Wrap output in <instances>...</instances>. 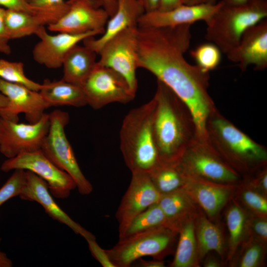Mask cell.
<instances>
[{"instance_id": "ab89813d", "label": "cell", "mask_w": 267, "mask_h": 267, "mask_svg": "<svg viewBox=\"0 0 267 267\" xmlns=\"http://www.w3.org/2000/svg\"><path fill=\"white\" fill-rule=\"evenodd\" d=\"M0 6L5 9L20 10L37 14L35 10L29 4L28 0H0Z\"/></svg>"}, {"instance_id": "681fc988", "label": "cell", "mask_w": 267, "mask_h": 267, "mask_svg": "<svg viewBox=\"0 0 267 267\" xmlns=\"http://www.w3.org/2000/svg\"><path fill=\"white\" fill-rule=\"evenodd\" d=\"M8 98L0 92V110L8 105Z\"/></svg>"}, {"instance_id": "ac0fdd59", "label": "cell", "mask_w": 267, "mask_h": 267, "mask_svg": "<svg viewBox=\"0 0 267 267\" xmlns=\"http://www.w3.org/2000/svg\"><path fill=\"white\" fill-rule=\"evenodd\" d=\"M222 4L202 3L195 5L182 4L173 9L144 12L138 21V27H171L190 24L198 21L207 23Z\"/></svg>"}, {"instance_id": "d4e9b609", "label": "cell", "mask_w": 267, "mask_h": 267, "mask_svg": "<svg viewBox=\"0 0 267 267\" xmlns=\"http://www.w3.org/2000/svg\"><path fill=\"white\" fill-rule=\"evenodd\" d=\"M195 232L200 261L212 251L223 259L225 248L222 230L201 209L195 219Z\"/></svg>"}, {"instance_id": "1f68e13d", "label": "cell", "mask_w": 267, "mask_h": 267, "mask_svg": "<svg viewBox=\"0 0 267 267\" xmlns=\"http://www.w3.org/2000/svg\"><path fill=\"white\" fill-rule=\"evenodd\" d=\"M236 201L248 212L267 218V196L253 189L241 182L235 191Z\"/></svg>"}, {"instance_id": "9a60e30c", "label": "cell", "mask_w": 267, "mask_h": 267, "mask_svg": "<svg viewBox=\"0 0 267 267\" xmlns=\"http://www.w3.org/2000/svg\"><path fill=\"white\" fill-rule=\"evenodd\" d=\"M0 92L8 99V105L0 110V117L18 122V115L23 113L30 124L38 122L50 107L39 91L27 87L5 81L0 78Z\"/></svg>"}, {"instance_id": "d590c367", "label": "cell", "mask_w": 267, "mask_h": 267, "mask_svg": "<svg viewBox=\"0 0 267 267\" xmlns=\"http://www.w3.org/2000/svg\"><path fill=\"white\" fill-rule=\"evenodd\" d=\"M26 182V172L15 170L0 188V206L9 199L19 196Z\"/></svg>"}, {"instance_id": "44dd1931", "label": "cell", "mask_w": 267, "mask_h": 267, "mask_svg": "<svg viewBox=\"0 0 267 267\" xmlns=\"http://www.w3.org/2000/svg\"><path fill=\"white\" fill-rule=\"evenodd\" d=\"M117 6L115 13L110 17L101 36L85 39L84 45L98 54L103 44L108 40L123 31L133 27L138 26V21L145 12L141 0H117Z\"/></svg>"}, {"instance_id": "277c9868", "label": "cell", "mask_w": 267, "mask_h": 267, "mask_svg": "<svg viewBox=\"0 0 267 267\" xmlns=\"http://www.w3.org/2000/svg\"><path fill=\"white\" fill-rule=\"evenodd\" d=\"M155 107L153 97L131 109L123 120L120 131V150L132 173H148L160 161L152 130Z\"/></svg>"}, {"instance_id": "f907efd6", "label": "cell", "mask_w": 267, "mask_h": 267, "mask_svg": "<svg viewBox=\"0 0 267 267\" xmlns=\"http://www.w3.org/2000/svg\"><path fill=\"white\" fill-rule=\"evenodd\" d=\"M226 4H237L246 2L248 0H221Z\"/></svg>"}, {"instance_id": "d6986e66", "label": "cell", "mask_w": 267, "mask_h": 267, "mask_svg": "<svg viewBox=\"0 0 267 267\" xmlns=\"http://www.w3.org/2000/svg\"><path fill=\"white\" fill-rule=\"evenodd\" d=\"M25 172L26 182L19 196L20 199L38 203L50 218L65 224L86 240L95 239L93 234L75 222L60 208L54 200L44 180L30 171Z\"/></svg>"}, {"instance_id": "e0dca14e", "label": "cell", "mask_w": 267, "mask_h": 267, "mask_svg": "<svg viewBox=\"0 0 267 267\" xmlns=\"http://www.w3.org/2000/svg\"><path fill=\"white\" fill-rule=\"evenodd\" d=\"M228 59L238 64L241 71L250 65L257 71L267 67V19L249 27L238 44L227 54Z\"/></svg>"}, {"instance_id": "4dcf8cb0", "label": "cell", "mask_w": 267, "mask_h": 267, "mask_svg": "<svg viewBox=\"0 0 267 267\" xmlns=\"http://www.w3.org/2000/svg\"><path fill=\"white\" fill-rule=\"evenodd\" d=\"M267 243L257 238L248 236L241 244L238 257L234 266L239 267H259L264 264Z\"/></svg>"}, {"instance_id": "4fadbf2b", "label": "cell", "mask_w": 267, "mask_h": 267, "mask_svg": "<svg viewBox=\"0 0 267 267\" xmlns=\"http://www.w3.org/2000/svg\"><path fill=\"white\" fill-rule=\"evenodd\" d=\"M66 13L58 20L48 25L51 32L83 34L93 31L104 33L109 16L98 0H69Z\"/></svg>"}, {"instance_id": "603a6c76", "label": "cell", "mask_w": 267, "mask_h": 267, "mask_svg": "<svg viewBox=\"0 0 267 267\" xmlns=\"http://www.w3.org/2000/svg\"><path fill=\"white\" fill-rule=\"evenodd\" d=\"M96 54L85 45H75L67 53L63 60L62 79L82 87L96 65Z\"/></svg>"}, {"instance_id": "f546056e", "label": "cell", "mask_w": 267, "mask_h": 267, "mask_svg": "<svg viewBox=\"0 0 267 267\" xmlns=\"http://www.w3.org/2000/svg\"><path fill=\"white\" fill-rule=\"evenodd\" d=\"M162 226L166 227L165 218L158 203H156L135 217L119 239Z\"/></svg>"}, {"instance_id": "8fae6325", "label": "cell", "mask_w": 267, "mask_h": 267, "mask_svg": "<svg viewBox=\"0 0 267 267\" xmlns=\"http://www.w3.org/2000/svg\"><path fill=\"white\" fill-rule=\"evenodd\" d=\"M82 88L87 105L95 110L112 103H129L135 95L122 75L97 62Z\"/></svg>"}, {"instance_id": "f5cc1de1", "label": "cell", "mask_w": 267, "mask_h": 267, "mask_svg": "<svg viewBox=\"0 0 267 267\" xmlns=\"http://www.w3.org/2000/svg\"><path fill=\"white\" fill-rule=\"evenodd\" d=\"M205 3H208L211 4H215L220 1L221 0H204Z\"/></svg>"}, {"instance_id": "30bf717a", "label": "cell", "mask_w": 267, "mask_h": 267, "mask_svg": "<svg viewBox=\"0 0 267 267\" xmlns=\"http://www.w3.org/2000/svg\"><path fill=\"white\" fill-rule=\"evenodd\" d=\"M0 170L5 173L15 170L34 173L47 183L51 195L58 199L68 197L76 188L71 176L57 167L41 149L7 159L1 165Z\"/></svg>"}, {"instance_id": "f1b7e54d", "label": "cell", "mask_w": 267, "mask_h": 267, "mask_svg": "<svg viewBox=\"0 0 267 267\" xmlns=\"http://www.w3.org/2000/svg\"><path fill=\"white\" fill-rule=\"evenodd\" d=\"M46 24L45 20L37 14L6 9L5 25L9 40L35 34L40 27Z\"/></svg>"}, {"instance_id": "2e32d148", "label": "cell", "mask_w": 267, "mask_h": 267, "mask_svg": "<svg viewBox=\"0 0 267 267\" xmlns=\"http://www.w3.org/2000/svg\"><path fill=\"white\" fill-rule=\"evenodd\" d=\"M100 31L83 34H70L59 32L56 35L48 33L44 26L39 28L35 33L40 41L34 46L32 55L34 60L50 69L62 66L67 53L75 45L85 39L102 35Z\"/></svg>"}, {"instance_id": "484cf974", "label": "cell", "mask_w": 267, "mask_h": 267, "mask_svg": "<svg viewBox=\"0 0 267 267\" xmlns=\"http://www.w3.org/2000/svg\"><path fill=\"white\" fill-rule=\"evenodd\" d=\"M195 217L184 222L180 227L178 243L171 267H197L200 262L195 232Z\"/></svg>"}, {"instance_id": "74e56055", "label": "cell", "mask_w": 267, "mask_h": 267, "mask_svg": "<svg viewBox=\"0 0 267 267\" xmlns=\"http://www.w3.org/2000/svg\"><path fill=\"white\" fill-rule=\"evenodd\" d=\"M241 182L267 196V165L249 175L243 177Z\"/></svg>"}, {"instance_id": "c3c4849f", "label": "cell", "mask_w": 267, "mask_h": 267, "mask_svg": "<svg viewBox=\"0 0 267 267\" xmlns=\"http://www.w3.org/2000/svg\"><path fill=\"white\" fill-rule=\"evenodd\" d=\"M0 52L9 54L11 53V48L9 45L7 44L0 43Z\"/></svg>"}, {"instance_id": "7a4b0ae2", "label": "cell", "mask_w": 267, "mask_h": 267, "mask_svg": "<svg viewBox=\"0 0 267 267\" xmlns=\"http://www.w3.org/2000/svg\"><path fill=\"white\" fill-rule=\"evenodd\" d=\"M152 130L160 161L177 162L196 138L191 113L165 84L157 80Z\"/></svg>"}, {"instance_id": "816d5d0a", "label": "cell", "mask_w": 267, "mask_h": 267, "mask_svg": "<svg viewBox=\"0 0 267 267\" xmlns=\"http://www.w3.org/2000/svg\"><path fill=\"white\" fill-rule=\"evenodd\" d=\"M205 3L204 0H184V4L186 5H195Z\"/></svg>"}, {"instance_id": "4316f807", "label": "cell", "mask_w": 267, "mask_h": 267, "mask_svg": "<svg viewBox=\"0 0 267 267\" xmlns=\"http://www.w3.org/2000/svg\"><path fill=\"white\" fill-rule=\"evenodd\" d=\"M230 202L225 215L229 234L226 257L228 261L232 260L242 243L248 237V212L234 199Z\"/></svg>"}, {"instance_id": "d6a6232c", "label": "cell", "mask_w": 267, "mask_h": 267, "mask_svg": "<svg viewBox=\"0 0 267 267\" xmlns=\"http://www.w3.org/2000/svg\"><path fill=\"white\" fill-rule=\"evenodd\" d=\"M0 78L8 82L18 84L39 91L42 84L36 83L25 75L21 62L10 61L0 59Z\"/></svg>"}, {"instance_id": "83f0119b", "label": "cell", "mask_w": 267, "mask_h": 267, "mask_svg": "<svg viewBox=\"0 0 267 267\" xmlns=\"http://www.w3.org/2000/svg\"><path fill=\"white\" fill-rule=\"evenodd\" d=\"M148 174L152 183L161 195L182 187L187 178L178 161H159Z\"/></svg>"}, {"instance_id": "5b68a950", "label": "cell", "mask_w": 267, "mask_h": 267, "mask_svg": "<svg viewBox=\"0 0 267 267\" xmlns=\"http://www.w3.org/2000/svg\"><path fill=\"white\" fill-rule=\"evenodd\" d=\"M222 2L206 23L205 38L226 54L237 45L247 29L267 18V0H248L237 4Z\"/></svg>"}, {"instance_id": "3957f363", "label": "cell", "mask_w": 267, "mask_h": 267, "mask_svg": "<svg viewBox=\"0 0 267 267\" xmlns=\"http://www.w3.org/2000/svg\"><path fill=\"white\" fill-rule=\"evenodd\" d=\"M206 131L209 144L242 177L267 165V148L239 130L218 110L208 119Z\"/></svg>"}, {"instance_id": "b9f144b4", "label": "cell", "mask_w": 267, "mask_h": 267, "mask_svg": "<svg viewBox=\"0 0 267 267\" xmlns=\"http://www.w3.org/2000/svg\"><path fill=\"white\" fill-rule=\"evenodd\" d=\"M184 4V0H160L157 10L165 11L175 8Z\"/></svg>"}, {"instance_id": "f35d334b", "label": "cell", "mask_w": 267, "mask_h": 267, "mask_svg": "<svg viewBox=\"0 0 267 267\" xmlns=\"http://www.w3.org/2000/svg\"><path fill=\"white\" fill-rule=\"evenodd\" d=\"M86 241L91 255L102 267H116L111 261L106 250L98 244L95 239H89Z\"/></svg>"}, {"instance_id": "7c38bea8", "label": "cell", "mask_w": 267, "mask_h": 267, "mask_svg": "<svg viewBox=\"0 0 267 267\" xmlns=\"http://www.w3.org/2000/svg\"><path fill=\"white\" fill-rule=\"evenodd\" d=\"M49 124L47 113L34 124L19 123L0 117V152L8 159L41 149Z\"/></svg>"}, {"instance_id": "8d00e7d4", "label": "cell", "mask_w": 267, "mask_h": 267, "mask_svg": "<svg viewBox=\"0 0 267 267\" xmlns=\"http://www.w3.org/2000/svg\"><path fill=\"white\" fill-rule=\"evenodd\" d=\"M247 227L248 237H253L267 243V218L258 216L248 212Z\"/></svg>"}, {"instance_id": "ee69618b", "label": "cell", "mask_w": 267, "mask_h": 267, "mask_svg": "<svg viewBox=\"0 0 267 267\" xmlns=\"http://www.w3.org/2000/svg\"><path fill=\"white\" fill-rule=\"evenodd\" d=\"M145 12H150L157 10L160 0H141Z\"/></svg>"}, {"instance_id": "7402d4cb", "label": "cell", "mask_w": 267, "mask_h": 267, "mask_svg": "<svg viewBox=\"0 0 267 267\" xmlns=\"http://www.w3.org/2000/svg\"><path fill=\"white\" fill-rule=\"evenodd\" d=\"M158 203L165 216L166 226L177 233L200 210L183 187L162 195Z\"/></svg>"}, {"instance_id": "7bdbcfd3", "label": "cell", "mask_w": 267, "mask_h": 267, "mask_svg": "<svg viewBox=\"0 0 267 267\" xmlns=\"http://www.w3.org/2000/svg\"><path fill=\"white\" fill-rule=\"evenodd\" d=\"M102 7L108 13L109 17L116 12L117 6V0H98Z\"/></svg>"}, {"instance_id": "7dc6e473", "label": "cell", "mask_w": 267, "mask_h": 267, "mask_svg": "<svg viewBox=\"0 0 267 267\" xmlns=\"http://www.w3.org/2000/svg\"><path fill=\"white\" fill-rule=\"evenodd\" d=\"M13 266L12 261L7 255L2 252L0 249V267H11Z\"/></svg>"}, {"instance_id": "e575fe53", "label": "cell", "mask_w": 267, "mask_h": 267, "mask_svg": "<svg viewBox=\"0 0 267 267\" xmlns=\"http://www.w3.org/2000/svg\"><path fill=\"white\" fill-rule=\"evenodd\" d=\"M222 53L220 49L211 42L201 44L190 51L191 56L196 65L208 72L219 65Z\"/></svg>"}, {"instance_id": "60d3db41", "label": "cell", "mask_w": 267, "mask_h": 267, "mask_svg": "<svg viewBox=\"0 0 267 267\" xmlns=\"http://www.w3.org/2000/svg\"><path fill=\"white\" fill-rule=\"evenodd\" d=\"M6 9L0 6V43L7 44L9 40L5 25Z\"/></svg>"}, {"instance_id": "52a82bcc", "label": "cell", "mask_w": 267, "mask_h": 267, "mask_svg": "<svg viewBox=\"0 0 267 267\" xmlns=\"http://www.w3.org/2000/svg\"><path fill=\"white\" fill-rule=\"evenodd\" d=\"M178 234L162 226L119 239L106 251L116 267H129L145 256L162 260L171 252Z\"/></svg>"}, {"instance_id": "9c48e42d", "label": "cell", "mask_w": 267, "mask_h": 267, "mask_svg": "<svg viewBox=\"0 0 267 267\" xmlns=\"http://www.w3.org/2000/svg\"><path fill=\"white\" fill-rule=\"evenodd\" d=\"M138 53V26L129 28L107 42L100 49L97 63L122 75L136 93Z\"/></svg>"}, {"instance_id": "ba28073f", "label": "cell", "mask_w": 267, "mask_h": 267, "mask_svg": "<svg viewBox=\"0 0 267 267\" xmlns=\"http://www.w3.org/2000/svg\"><path fill=\"white\" fill-rule=\"evenodd\" d=\"M178 163L187 177L230 184H238L242 178L208 142L197 138L185 149Z\"/></svg>"}, {"instance_id": "cb8c5ba5", "label": "cell", "mask_w": 267, "mask_h": 267, "mask_svg": "<svg viewBox=\"0 0 267 267\" xmlns=\"http://www.w3.org/2000/svg\"><path fill=\"white\" fill-rule=\"evenodd\" d=\"M50 107L71 106L76 107L87 105L82 87L64 81H44L39 91Z\"/></svg>"}, {"instance_id": "5bb4252c", "label": "cell", "mask_w": 267, "mask_h": 267, "mask_svg": "<svg viewBox=\"0 0 267 267\" xmlns=\"http://www.w3.org/2000/svg\"><path fill=\"white\" fill-rule=\"evenodd\" d=\"M161 195L152 183L148 173H132L130 183L116 213L119 223V238L123 236L134 218L158 203Z\"/></svg>"}, {"instance_id": "836d02e7", "label": "cell", "mask_w": 267, "mask_h": 267, "mask_svg": "<svg viewBox=\"0 0 267 267\" xmlns=\"http://www.w3.org/2000/svg\"><path fill=\"white\" fill-rule=\"evenodd\" d=\"M28 2L47 25L58 20L69 7L67 1L64 0H28Z\"/></svg>"}, {"instance_id": "ffe728a7", "label": "cell", "mask_w": 267, "mask_h": 267, "mask_svg": "<svg viewBox=\"0 0 267 267\" xmlns=\"http://www.w3.org/2000/svg\"><path fill=\"white\" fill-rule=\"evenodd\" d=\"M186 177L182 187L209 219L218 216L233 196L237 185Z\"/></svg>"}, {"instance_id": "bcb514c9", "label": "cell", "mask_w": 267, "mask_h": 267, "mask_svg": "<svg viewBox=\"0 0 267 267\" xmlns=\"http://www.w3.org/2000/svg\"><path fill=\"white\" fill-rule=\"evenodd\" d=\"M138 266L141 267H164L165 264L164 262L160 260L155 259L154 260L146 261L140 259Z\"/></svg>"}, {"instance_id": "f6af8a7d", "label": "cell", "mask_w": 267, "mask_h": 267, "mask_svg": "<svg viewBox=\"0 0 267 267\" xmlns=\"http://www.w3.org/2000/svg\"><path fill=\"white\" fill-rule=\"evenodd\" d=\"M204 258L203 266L205 267H220L222 266V262L215 256L208 254Z\"/></svg>"}, {"instance_id": "8992f818", "label": "cell", "mask_w": 267, "mask_h": 267, "mask_svg": "<svg viewBox=\"0 0 267 267\" xmlns=\"http://www.w3.org/2000/svg\"><path fill=\"white\" fill-rule=\"evenodd\" d=\"M49 130L41 150L57 167L71 176L81 194H90L93 186L81 171L65 132L69 122V114L55 109L49 113Z\"/></svg>"}, {"instance_id": "6da1fadb", "label": "cell", "mask_w": 267, "mask_h": 267, "mask_svg": "<svg viewBox=\"0 0 267 267\" xmlns=\"http://www.w3.org/2000/svg\"><path fill=\"white\" fill-rule=\"evenodd\" d=\"M191 25L138 27L137 65L153 74L187 106L196 129V138L208 142L206 124L217 110L209 94L210 74L188 62Z\"/></svg>"}]
</instances>
